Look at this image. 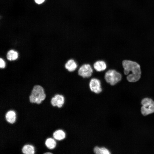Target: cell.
Instances as JSON below:
<instances>
[{"mask_svg":"<svg viewBox=\"0 0 154 154\" xmlns=\"http://www.w3.org/2000/svg\"><path fill=\"white\" fill-rule=\"evenodd\" d=\"M124 73L127 75V79L131 82H135L140 78L141 71L140 65L137 62L130 60H125L122 62Z\"/></svg>","mask_w":154,"mask_h":154,"instance_id":"cell-1","label":"cell"},{"mask_svg":"<svg viewBox=\"0 0 154 154\" xmlns=\"http://www.w3.org/2000/svg\"><path fill=\"white\" fill-rule=\"evenodd\" d=\"M46 94L43 88L41 86H34L29 96L30 102L31 103L40 104L45 99Z\"/></svg>","mask_w":154,"mask_h":154,"instance_id":"cell-2","label":"cell"},{"mask_svg":"<svg viewBox=\"0 0 154 154\" xmlns=\"http://www.w3.org/2000/svg\"><path fill=\"white\" fill-rule=\"evenodd\" d=\"M105 79L106 81L111 85H114L120 81L122 78L121 74L116 70L110 69L105 73Z\"/></svg>","mask_w":154,"mask_h":154,"instance_id":"cell-3","label":"cell"},{"mask_svg":"<svg viewBox=\"0 0 154 154\" xmlns=\"http://www.w3.org/2000/svg\"><path fill=\"white\" fill-rule=\"evenodd\" d=\"M141 111L144 116H147L154 112V101L151 99L146 98L141 101Z\"/></svg>","mask_w":154,"mask_h":154,"instance_id":"cell-4","label":"cell"},{"mask_svg":"<svg viewBox=\"0 0 154 154\" xmlns=\"http://www.w3.org/2000/svg\"><path fill=\"white\" fill-rule=\"evenodd\" d=\"M93 69L91 65L88 64L82 65L78 71V75L83 78H88L90 77L93 73Z\"/></svg>","mask_w":154,"mask_h":154,"instance_id":"cell-5","label":"cell"},{"mask_svg":"<svg viewBox=\"0 0 154 154\" xmlns=\"http://www.w3.org/2000/svg\"><path fill=\"white\" fill-rule=\"evenodd\" d=\"M101 86L100 80L97 78H92L90 81L89 86L90 90L96 94H99L102 91Z\"/></svg>","mask_w":154,"mask_h":154,"instance_id":"cell-6","label":"cell"},{"mask_svg":"<svg viewBox=\"0 0 154 154\" xmlns=\"http://www.w3.org/2000/svg\"><path fill=\"white\" fill-rule=\"evenodd\" d=\"M64 98L61 95L56 94L52 97L51 100V104L54 106H57L60 108L64 104Z\"/></svg>","mask_w":154,"mask_h":154,"instance_id":"cell-7","label":"cell"},{"mask_svg":"<svg viewBox=\"0 0 154 154\" xmlns=\"http://www.w3.org/2000/svg\"><path fill=\"white\" fill-rule=\"evenodd\" d=\"M77 62L73 59L69 60L65 65V68L69 72H72L77 68Z\"/></svg>","mask_w":154,"mask_h":154,"instance_id":"cell-8","label":"cell"},{"mask_svg":"<svg viewBox=\"0 0 154 154\" xmlns=\"http://www.w3.org/2000/svg\"><path fill=\"white\" fill-rule=\"evenodd\" d=\"M94 69L98 72L104 70L107 68V65L105 61L99 60L96 62L94 64Z\"/></svg>","mask_w":154,"mask_h":154,"instance_id":"cell-9","label":"cell"},{"mask_svg":"<svg viewBox=\"0 0 154 154\" xmlns=\"http://www.w3.org/2000/svg\"><path fill=\"white\" fill-rule=\"evenodd\" d=\"M16 114L12 110L8 111L5 115V118L7 121L11 123H13L16 120Z\"/></svg>","mask_w":154,"mask_h":154,"instance_id":"cell-10","label":"cell"},{"mask_svg":"<svg viewBox=\"0 0 154 154\" xmlns=\"http://www.w3.org/2000/svg\"><path fill=\"white\" fill-rule=\"evenodd\" d=\"M65 132L62 130L59 129L55 131L53 133V136L54 139L58 140L63 139L66 137Z\"/></svg>","mask_w":154,"mask_h":154,"instance_id":"cell-11","label":"cell"},{"mask_svg":"<svg viewBox=\"0 0 154 154\" xmlns=\"http://www.w3.org/2000/svg\"><path fill=\"white\" fill-rule=\"evenodd\" d=\"M18 52L13 50L9 51L8 52L7 55V59L10 61L16 60L18 58Z\"/></svg>","mask_w":154,"mask_h":154,"instance_id":"cell-12","label":"cell"},{"mask_svg":"<svg viewBox=\"0 0 154 154\" xmlns=\"http://www.w3.org/2000/svg\"><path fill=\"white\" fill-rule=\"evenodd\" d=\"M22 151L25 154H34L35 153L34 148L32 145H25L22 149Z\"/></svg>","mask_w":154,"mask_h":154,"instance_id":"cell-13","label":"cell"},{"mask_svg":"<svg viewBox=\"0 0 154 154\" xmlns=\"http://www.w3.org/2000/svg\"><path fill=\"white\" fill-rule=\"evenodd\" d=\"M94 153L96 154H109L110 153L109 151L105 147H96L94 149Z\"/></svg>","mask_w":154,"mask_h":154,"instance_id":"cell-14","label":"cell"},{"mask_svg":"<svg viewBox=\"0 0 154 154\" xmlns=\"http://www.w3.org/2000/svg\"><path fill=\"white\" fill-rule=\"evenodd\" d=\"M46 146L50 149H52L55 148L56 145L55 141L51 138L47 139L45 142Z\"/></svg>","mask_w":154,"mask_h":154,"instance_id":"cell-15","label":"cell"},{"mask_svg":"<svg viewBox=\"0 0 154 154\" xmlns=\"http://www.w3.org/2000/svg\"><path fill=\"white\" fill-rule=\"evenodd\" d=\"M5 66V62L4 60L2 58L0 59V67L1 68H4Z\"/></svg>","mask_w":154,"mask_h":154,"instance_id":"cell-16","label":"cell"},{"mask_svg":"<svg viewBox=\"0 0 154 154\" xmlns=\"http://www.w3.org/2000/svg\"><path fill=\"white\" fill-rule=\"evenodd\" d=\"M36 3L38 4H40L43 3L45 0H35Z\"/></svg>","mask_w":154,"mask_h":154,"instance_id":"cell-17","label":"cell"},{"mask_svg":"<svg viewBox=\"0 0 154 154\" xmlns=\"http://www.w3.org/2000/svg\"><path fill=\"white\" fill-rule=\"evenodd\" d=\"M44 154H52V153H51L50 152H46V153H44Z\"/></svg>","mask_w":154,"mask_h":154,"instance_id":"cell-18","label":"cell"}]
</instances>
